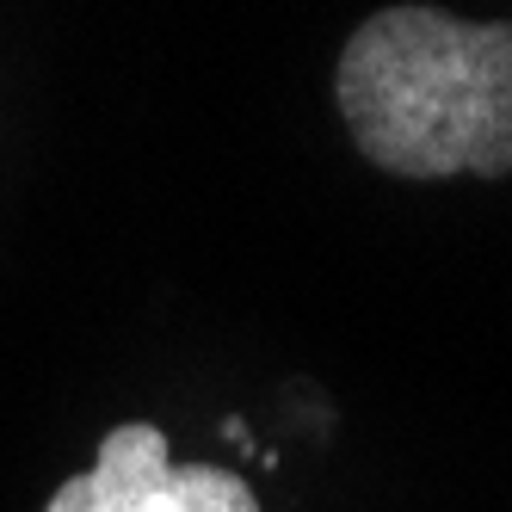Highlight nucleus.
<instances>
[{
    "instance_id": "obj_2",
    "label": "nucleus",
    "mask_w": 512,
    "mask_h": 512,
    "mask_svg": "<svg viewBox=\"0 0 512 512\" xmlns=\"http://www.w3.org/2000/svg\"><path fill=\"white\" fill-rule=\"evenodd\" d=\"M44 512H260V500L235 469L173 463L155 420H124L99 438L93 469L68 475Z\"/></svg>"
},
{
    "instance_id": "obj_1",
    "label": "nucleus",
    "mask_w": 512,
    "mask_h": 512,
    "mask_svg": "<svg viewBox=\"0 0 512 512\" xmlns=\"http://www.w3.org/2000/svg\"><path fill=\"white\" fill-rule=\"evenodd\" d=\"M334 105L352 149L395 179H506L512 173V19L445 7H383L334 68Z\"/></svg>"
}]
</instances>
